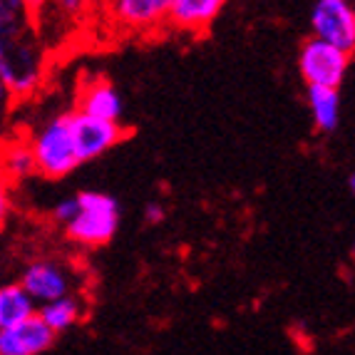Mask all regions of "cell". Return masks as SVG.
Masks as SVG:
<instances>
[{"mask_svg": "<svg viewBox=\"0 0 355 355\" xmlns=\"http://www.w3.org/2000/svg\"><path fill=\"white\" fill-rule=\"evenodd\" d=\"M37 313H40V318L45 320L55 333H65L83 320L85 303L77 293H67V296H60V298H55V301L37 306Z\"/></svg>", "mask_w": 355, "mask_h": 355, "instance_id": "4fadbf2b", "label": "cell"}, {"mask_svg": "<svg viewBox=\"0 0 355 355\" xmlns=\"http://www.w3.org/2000/svg\"><path fill=\"white\" fill-rule=\"evenodd\" d=\"M348 191L350 194L355 191V174H348Z\"/></svg>", "mask_w": 355, "mask_h": 355, "instance_id": "603a6c76", "label": "cell"}, {"mask_svg": "<svg viewBox=\"0 0 355 355\" xmlns=\"http://www.w3.org/2000/svg\"><path fill=\"white\" fill-rule=\"evenodd\" d=\"M226 0H174L166 15V23L182 33L202 35L224 10Z\"/></svg>", "mask_w": 355, "mask_h": 355, "instance_id": "8fae6325", "label": "cell"}, {"mask_svg": "<svg viewBox=\"0 0 355 355\" xmlns=\"http://www.w3.org/2000/svg\"><path fill=\"white\" fill-rule=\"evenodd\" d=\"M33 30V12L25 0H0V35L12 37Z\"/></svg>", "mask_w": 355, "mask_h": 355, "instance_id": "2e32d148", "label": "cell"}, {"mask_svg": "<svg viewBox=\"0 0 355 355\" xmlns=\"http://www.w3.org/2000/svg\"><path fill=\"white\" fill-rule=\"evenodd\" d=\"M77 110L85 114H92V117L119 122L122 114H125V102H122V95H119L117 87L110 80L92 77V80L83 83V87H80Z\"/></svg>", "mask_w": 355, "mask_h": 355, "instance_id": "30bf717a", "label": "cell"}, {"mask_svg": "<svg viewBox=\"0 0 355 355\" xmlns=\"http://www.w3.org/2000/svg\"><path fill=\"white\" fill-rule=\"evenodd\" d=\"M0 174L6 179H28L35 174V159L30 144L12 142L0 152Z\"/></svg>", "mask_w": 355, "mask_h": 355, "instance_id": "9a60e30c", "label": "cell"}, {"mask_svg": "<svg viewBox=\"0 0 355 355\" xmlns=\"http://www.w3.org/2000/svg\"><path fill=\"white\" fill-rule=\"evenodd\" d=\"M8 214H10V189H8V179L0 174V224H6Z\"/></svg>", "mask_w": 355, "mask_h": 355, "instance_id": "d6986e66", "label": "cell"}, {"mask_svg": "<svg viewBox=\"0 0 355 355\" xmlns=\"http://www.w3.org/2000/svg\"><path fill=\"white\" fill-rule=\"evenodd\" d=\"M30 152L35 159V172L48 179H62L80 166V159L72 144L67 112L55 114L48 122H42L30 139Z\"/></svg>", "mask_w": 355, "mask_h": 355, "instance_id": "3957f363", "label": "cell"}, {"mask_svg": "<svg viewBox=\"0 0 355 355\" xmlns=\"http://www.w3.org/2000/svg\"><path fill=\"white\" fill-rule=\"evenodd\" d=\"M172 3L174 0H107V10L119 28L147 33L164 23Z\"/></svg>", "mask_w": 355, "mask_h": 355, "instance_id": "9c48e42d", "label": "cell"}, {"mask_svg": "<svg viewBox=\"0 0 355 355\" xmlns=\"http://www.w3.org/2000/svg\"><path fill=\"white\" fill-rule=\"evenodd\" d=\"M55 338L58 333L35 311L12 326L0 328V355H40L53 348Z\"/></svg>", "mask_w": 355, "mask_h": 355, "instance_id": "ba28073f", "label": "cell"}, {"mask_svg": "<svg viewBox=\"0 0 355 355\" xmlns=\"http://www.w3.org/2000/svg\"><path fill=\"white\" fill-rule=\"evenodd\" d=\"M308 110L320 135H333L340 127V89L308 87Z\"/></svg>", "mask_w": 355, "mask_h": 355, "instance_id": "7c38bea8", "label": "cell"}, {"mask_svg": "<svg viewBox=\"0 0 355 355\" xmlns=\"http://www.w3.org/2000/svg\"><path fill=\"white\" fill-rule=\"evenodd\" d=\"M42 72L45 53L33 30L12 37L0 35V83L10 89L12 97L33 95L42 83Z\"/></svg>", "mask_w": 355, "mask_h": 355, "instance_id": "6da1fadb", "label": "cell"}, {"mask_svg": "<svg viewBox=\"0 0 355 355\" xmlns=\"http://www.w3.org/2000/svg\"><path fill=\"white\" fill-rule=\"evenodd\" d=\"M10 102H12L10 89H8L6 85L0 83V125H3V122H6V117H8V110H10Z\"/></svg>", "mask_w": 355, "mask_h": 355, "instance_id": "44dd1931", "label": "cell"}, {"mask_svg": "<svg viewBox=\"0 0 355 355\" xmlns=\"http://www.w3.org/2000/svg\"><path fill=\"white\" fill-rule=\"evenodd\" d=\"M311 30L320 40L353 55L355 50V8L348 0H315L311 10Z\"/></svg>", "mask_w": 355, "mask_h": 355, "instance_id": "8992f818", "label": "cell"}, {"mask_svg": "<svg viewBox=\"0 0 355 355\" xmlns=\"http://www.w3.org/2000/svg\"><path fill=\"white\" fill-rule=\"evenodd\" d=\"M353 55L336 48L331 42L311 37L301 45L298 53V72L308 87H336L340 89L348 77Z\"/></svg>", "mask_w": 355, "mask_h": 355, "instance_id": "277c9868", "label": "cell"}, {"mask_svg": "<svg viewBox=\"0 0 355 355\" xmlns=\"http://www.w3.org/2000/svg\"><path fill=\"white\" fill-rule=\"evenodd\" d=\"M164 216H166V211L159 202H149L147 207H144V221H149V224H159V221H164Z\"/></svg>", "mask_w": 355, "mask_h": 355, "instance_id": "ffe728a7", "label": "cell"}, {"mask_svg": "<svg viewBox=\"0 0 355 355\" xmlns=\"http://www.w3.org/2000/svg\"><path fill=\"white\" fill-rule=\"evenodd\" d=\"M37 311V303L20 284H6L0 288V328L12 326Z\"/></svg>", "mask_w": 355, "mask_h": 355, "instance_id": "5bb4252c", "label": "cell"}, {"mask_svg": "<svg viewBox=\"0 0 355 355\" xmlns=\"http://www.w3.org/2000/svg\"><path fill=\"white\" fill-rule=\"evenodd\" d=\"M45 3H48V0H25V6L30 8V12H33V18H35L37 10H40V8L45 6Z\"/></svg>", "mask_w": 355, "mask_h": 355, "instance_id": "7402d4cb", "label": "cell"}, {"mask_svg": "<svg viewBox=\"0 0 355 355\" xmlns=\"http://www.w3.org/2000/svg\"><path fill=\"white\" fill-rule=\"evenodd\" d=\"M75 211H77V199L75 196H67V199H62V202H58L53 207V221L60 226H65L75 216Z\"/></svg>", "mask_w": 355, "mask_h": 355, "instance_id": "ac0fdd59", "label": "cell"}, {"mask_svg": "<svg viewBox=\"0 0 355 355\" xmlns=\"http://www.w3.org/2000/svg\"><path fill=\"white\" fill-rule=\"evenodd\" d=\"M67 125H70L72 144H75L80 164L100 159L102 154L114 149L127 137V130L119 122L92 117V114H85L80 110L67 112Z\"/></svg>", "mask_w": 355, "mask_h": 355, "instance_id": "5b68a950", "label": "cell"}, {"mask_svg": "<svg viewBox=\"0 0 355 355\" xmlns=\"http://www.w3.org/2000/svg\"><path fill=\"white\" fill-rule=\"evenodd\" d=\"M77 211L62 229L67 239L80 246H105L119 229V204L105 191H80L75 194Z\"/></svg>", "mask_w": 355, "mask_h": 355, "instance_id": "7a4b0ae2", "label": "cell"}, {"mask_svg": "<svg viewBox=\"0 0 355 355\" xmlns=\"http://www.w3.org/2000/svg\"><path fill=\"white\" fill-rule=\"evenodd\" d=\"M50 6H55L60 18L65 20H80L87 12L89 0H48Z\"/></svg>", "mask_w": 355, "mask_h": 355, "instance_id": "e0dca14e", "label": "cell"}, {"mask_svg": "<svg viewBox=\"0 0 355 355\" xmlns=\"http://www.w3.org/2000/svg\"><path fill=\"white\" fill-rule=\"evenodd\" d=\"M348 3H353V0H348Z\"/></svg>", "mask_w": 355, "mask_h": 355, "instance_id": "cb8c5ba5", "label": "cell"}, {"mask_svg": "<svg viewBox=\"0 0 355 355\" xmlns=\"http://www.w3.org/2000/svg\"><path fill=\"white\" fill-rule=\"evenodd\" d=\"M20 286L30 293V298L42 306V303L55 301L60 296L75 293L77 276L67 263L58 259H37L28 263L23 271Z\"/></svg>", "mask_w": 355, "mask_h": 355, "instance_id": "52a82bcc", "label": "cell"}]
</instances>
